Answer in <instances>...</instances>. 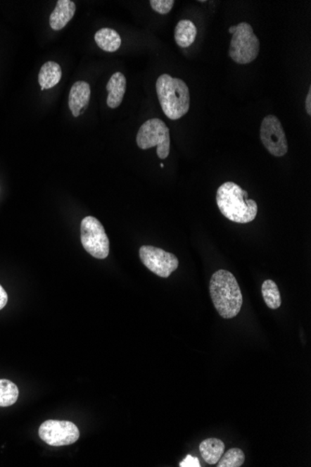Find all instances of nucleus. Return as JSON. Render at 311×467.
I'll return each mask as SVG.
<instances>
[{
  "label": "nucleus",
  "mask_w": 311,
  "mask_h": 467,
  "mask_svg": "<svg viewBox=\"0 0 311 467\" xmlns=\"http://www.w3.org/2000/svg\"><path fill=\"white\" fill-rule=\"evenodd\" d=\"M217 204L222 215L236 223H250L258 216L256 201L248 199V192L234 182H224L218 187Z\"/></svg>",
  "instance_id": "obj_1"
},
{
  "label": "nucleus",
  "mask_w": 311,
  "mask_h": 467,
  "mask_svg": "<svg viewBox=\"0 0 311 467\" xmlns=\"http://www.w3.org/2000/svg\"><path fill=\"white\" fill-rule=\"evenodd\" d=\"M210 295L215 309L224 319H231L240 313L243 304V294L237 279L226 270H219L210 281Z\"/></svg>",
  "instance_id": "obj_2"
},
{
  "label": "nucleus",
  "mask_w": 311,
  "mask_h": 467,
  "mask_svg": "<svg viewBox=\"0 0 311 467\" xmlns=\"http://www.w3.org/2000/svg\"><path fill=\"white\" fill-rule=\"evenodd\" d=\"M156 91L163 113L168 119L179 120L189 112V89L183 80L163 74L156 82Z\"/></svg>",
  "instance_id": "obj_3"
},
{
  "label": "nucleus",
  "mask_w": 311,
  "mask_h": 467,
  "mask_svg": "<svg viewBox=\"0 0 311 467\" xmlns=\"http://www.w3.org/2000/svg\"><path fill=\"white\" fill-rule=\"evenodd\" d=\"M232 34L230 42L229 56L239 65H246L258 58L260 51V42L253 33V27L248 23H241L229 27Z\"/></svg>",
  "instance_id": "obj_4"
},
{
  "label": "nucleus",
  "mask_w": 311,
  "mask_h": 467,
  "mask_svg": "<svg viewBox=\"0 0 311 467\" xmlns=\"http://www.w3.org/2000/svg\"><path fill=\"white\" fill-rule=\"evenodd\" d=\"M137 143L141 149L157 147L158 158L164 160L170 154V147H171L170 130L165 123L160 119L146 120L137 132Z\"/></svg>",
  "instance_id": "obj_5"
},
{
  "label": "nucleus",
  "mask_w": 311,
  "mask_h": 467,
  "mask_svg": "<svg viewBox=\"0 0 311 467\" xmlns=\"http://www.w3.org/2000/svg\"><path fill=\"white\" fill-rule=\"evenodd\" d=\"M80 238L84 249L91 256L98 259L108 258L109 255V239L105 228L97 218L86 217L82 219L80 227Z\"/></svg>",
  "instance_id": "obj_6"
},
{
  "label": "nucleus",
  "mask_w": 311,
  "mask_h": 467,
  "mask_svg": "<svg viewBox=\"0 0 311 467\" xmlns=\"http://www.w3.org/2000/svg\"><path fill=\"white\" fill-rule=\"evenodd\" d=\"M39 436L48 445L68 446L79 440L80 430L68 421L48 420L40 425Z\"/></svg>",
  "instance_id": "obj_7"
},
{
  "label": "nucleus",
  "mask_w": 311,
  "mask_h": 467,
  "mask_svg": "<svg viewBox=\"0 0 311 467\" xmlns=\"http://www.w3.org/2000/svg\"><path fill=\"white\" fill-rule=\"evenodd\" d=\"M139 256L141 261L151 272L163 278H168L179 265L174 254L158 247L143 246L139 250Z\"/></svg>",
  "instance_id": "obj_8"
},
{
  "label": "nucleus",
  "mask_w": 311,
  "mask_h": 467,
  "mask_svg": "<svg viewBox=\"0 0 311 467\" xmlns=\"http://www.w3.org/2000/svg\"><path fill=\"white\" fill-rule=\"evenodd\" d=\"M262 143L270 154L275 157H284L288 152V142L284 127L275 115H267L262 120L260 126Z\"/></svg>",
  "instance_id": "obj_9"
},
{
  "label": "nucleus",
  "mask_w": 311,
  "mask_h": 467,
  "mask_svg": "<svg viewBox=\"0 0 311 467\" xmlns=\"http://www.w3.org/2000/svg\"><path fill=\"white\" fill-rule=\"evenodd\" d=\"M91 99V87L88 82L80 80L75 82L69 93V108L75 118L84 113Z\"/></svg>",
  "instance_id": "obj_10"
},
{
  "label": "nucleus",
  "mask_w": 311,
  "mask_h": 467,
  "mask_svg": "<svg viewBox=\"0 0 311 467\" xmlns=\"http://www.w3.org/2000/svg\"><path fill=\"white\" fill-rule=\"evenodd\" d=\"M76 13V4L71 0H59L50 16L51 30H62Z\"/></svg>",
  "instance_id": "obj_11"
},
{
  "label": "nucleus",
  "mask_w": 311,
  "mask_h": 467,
  "mask_svg": "<svg viewBox=\"0 0 311 467\" xmlns=\"http://www.w3.org/2000/svg\"><path fill=\"white\" fill-rule=\"evenodd\" d=\"M127 82L125 75L122 72H116L112 75L106 85L108 92L106 104L110 108H117L122 105L123 98L126 93Z\"/></svg>",
  "instance_id": "obj_12"
},
{
  "label": "nucleus",
  "mask_w": 311,
  "mask_h": 467,
  "mask_svg": "<svg viewBox=\"0 0 311 467\" xmlns=\"http://www.w3.org/2000/svg\"><path fill=\"white\" fill-rule=\"evenodd\" d=\"M62 79V68L59 63L47 62L42 66L39 74V83L42 91L53 88Z\"/></svg>",
  "instance_id": "obj_13"
},
{
  "label": "nucleus",
  "mask_w": 311,
  "mask_h": 467,
  "mask_svg": "<svg viewBox=\"0 0 311 467\" xmlns=\"http://www.w3.org/2000/svg\"><path fill=\"white\" fill-rule=\"evenodd\" d=\"M94 40L101 50L108 53H115L122 46V37L112 28H101L95 33Z\"/></svg>",
  "instance_id": "obj_14"
},
{
  "label": "nucleus",
  "mask_w": 311,
  "mask_h": 467,
  "mask_svg": "<svg viewBox=\"0 0 311 467\" xmlns=\"http://www.w3.org/2000/svg\"><path fill=\"white\" fill-rule=\"evenodd\" d=\"M200 452L203 460L209 465H217L224 452V444L219 438H207L200 444Z\"/></svg>",
  "instance_id": "obj_15"
},
{
  "label": "nucleus",
  "mask_w": 311,
  "mask_h": 467,
  "mask_svg": "<svg viewBox=\"0 0 311 467\" xmlns=\"http://www.w3.org/2000/svg\"><path fill=\"white\" fill-rule=\"evenodd\" d=\"M197 27L190 20H181L174 30V39L181 48H187L194 43L197 37Z\"/></svg>",
  "instance_id": "obj_16"
},
{
  "label": "nucleus",
  "mask_w": 311,
  "mask_h": 467,
  "mask_svg": "<svg viewBox=\"0 0 311 467\" xmlns=\"http://www.w3.org/2000/svg\"><path fill=\"white\" fill-rule=\"evenodd\" d=\"M262 295L269 309L276 310L281 307V293L274 281L270 280V279L264 281L262 284Z\"/></svg>",
  "instance_id": "obj_17"
},
{
  "label": "nucleus",
  "mask_w": 311,
  "mask_h": 467,
  "mask_svg": "<svg viewBox=\"0 0 311 467\" xmlns=\"http://www.w3.org/2000/svg\"><path fill=\"white\" fill-rule=\"evenodd\" d=\"M19 397V389L15 383L6 379H0V406L15 404Z\"/></svg>",
  "instance_id": "obj_18"
},
{
  "label": "nucleus",
  "mask_w": 311,
  "mask_h": 467,
  "mask_svg": "<svg viewBox=\"0 0 311 467\" xmlns=\"http://www.w3.org/2000/svg\"><path fill=\"white\" fill-rule=\"evenodd\" d=\"M246 462V455L241 449H230L222 455L217 467H240Z\"/></svg>",
  "instance_id": "obj_19"
},
{
  "label": "nucleus",
  "mask_w": 311,
  "mask_h": 467,
  "mask_svg": "<svg viewBox=\"0 0 311 467\" xmlns=\"http://www.w3.org/2000/svg\"><path fill=\"white\" fill-rule=\"evenodd\" d=\"M151 8L156 13L163 14L169 13L174 5V0H151Z\"/></svg>",
  "instance_id": "obj_20"
},
{
  "label": "nucleus",
  "mask_w": 311,
  "mask_h": 467,
  "mask_svg": "<svg viewBox=\"0 0 311 467\" xmlns=\"http://www.w3.org/2000/svg\"><path fill=\"white\" fill-rule=\"evenodd\" d=\"M180 467H201L200 461L197 457H193L191 455L187 456L179 463Z\"/></svg>",
  "instance_id": "obj_21"
},
{
  "label": "nucleus",
  "mask_w": 311,
  "mask_h": 467,
  "mask_svg": "<svg viewBox=\"0 0 311 467\" xmlns=\"http://www.w3.org/2000/svg\"><path fill=\"white\" fill-rule=\"evenodd\" d=\"M8 302V294L6 292L4 288L0 285V310L6 306Z\"/></svg>",
  "instance_id": "obj_22"
},
{
  "label": "nucleus",
  "mask_w": 311,
  "mask_h": 467,
  "mask_svg": "<svg viewBox=\"0 0 311 467\" xmlns=\"http://www.w3.org/2000/svg\"><path fill=\"white\" fill-rule=\"evenodd\" d=\"M306 111L307 114L311 115V88L306 98Z\"/></svg>",
  "instance_id": "obj_23"
}]
</instances>
